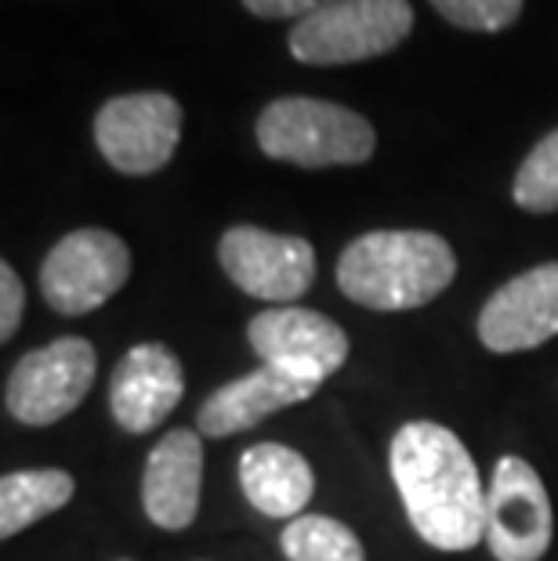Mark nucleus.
Masks as SVG:
<instances>
[{
	"instance_id": "obj_3",
	"label": "nucleus",
	"mask_w": 558,
	"mask_h": 561,
	"mask_svg": "<svg viewBox=\"0 0 558 561\" xmlns=\"http://www.w3.org/2000/svg\"><path fill=\"white\" fill-rule=\"evenodd\" d=\"M258 146L269 160H283L305 171L319 167L366 163L377 149V135L366 116L349 105L323 99H276L258 116Z\"/></svg>"
},
{
	"instance_id": "obj_11",
	"label": "nucleus",
	"mask_w": 558,
	"mask_h": 561,
	"mask_svg": "<svg viewBox=\"0 0 558 561\" xmlns=\"http://www.w3.org/2000/svg\"><path fill=\"white\" fill-rule=\"evenodd\" d=\"M479 341L497 355L540 348L558 333V261L508 279L479 312Z\"/></svg>"
},
{
	"instance_id": "obj_18",
	"label": "nucleus",
	"mask_w": 558,
	"mask_h": 561,
	"mask_svg": "<svg viewBox=\"0 0 558 561\" xmlns=\"http://www.w3.org/2000/svg\"><path fill=\"white\" fill-rule=\"evenodd\" d=\"M512 196L529 214H555L558 210V127L544 135L529 157L515 171Z\"/></svg>"
},
{
	"instance_id": "obj_17",
	"label": "nucleus",
	"mask_w": 558,
	"mask_h": 561,
	"mask_svg": "<svg viewBox=\"0 0 558 561\" xmlns=\"http://www.w3.org/2000/svg\"><path fill=\"white\" fill-rule=\"evenodd\" d=\"M287 561H366L349 525L327 515H298L280 536Z\"/></svg>"
},
{
	"instance_id": "obj_14",
	"label": "nucleus",
	"mask_w": 558,
	"mask_h": 561,
	"mask_svg": "<svg viewBox=\"0 0 558 561\" xmlns=\"http://www.w3.org/2000/svg\"><path fill=\"white\" fill-rule=\"evenodd\" d=\"M316 391H319L316 380L291 374L287 366L261 363L251 374L221 385L215 396L200 405L196 424L210 438H229L247 432V427H258L269 413L312 399Z\"/></svg>"
},
{
	"instance_id": "obj_21",
	"label": "nucleus",
	"mask_w": 558,
	"mask_h": 561,
	"mask_svg": "<svg viewBox=\"0 0 558 561\" xmlns=\"http://www.w3.org/2000/svg\"><path fill=\"white\" fill-rule=\"evenodd\" d=\"M338 0H243V8L258 19H308Z\"/></svg>"
},
{
	"instance_id": "obj_4",
	"label": "nucleus",
	"mask_w": 558,
	"mask_h": 561,
	"mask_svg": "<svg viewBox=\"0 0 558 561\" xmlns=\"http://www.w3.org/2000/svg\"><path fill=\"white\" fill-rule=\"evenodd\" d=\"M410 30V0H338L294 22L287 47L301 66H352L396 51Z\"/></svg>"
},
{
	"instance_id": "obj_5",
	"label": "nucleus",
	"mask_w": 558,
	"mask_h": 561,
	"mask_svg": "<svg viewBox=\"0 0 558 561\" xmlns=\"http://www.w3.org/2000/svg\"><path fill=\"white\" fill-rule=\"evenodd\" d=\"M99 355L84 337H58L26 352L8 374L4 410L19 424L47 427L77 410L94 385Z\"/></svg>"
},
{
	"instance_id": "obj_20",
	"label": "nucleus",
	"mask_w": 558,
	"mask_h": 561,
	"mask_svg": "<svg viewBox=\"0 0 558 561\" xmlns=\"http://www.w3.org/2000/svg\"><path fill=\"white\" fill-rule=\"evenodd\" d=\"M22 308H26V290L15 268L8 261H0V341H11L22 322Z\"/></svg>"
},
{
	"instance_id": "obj_7",
	"label": "nucleus",
	"mask_w": 558,
	"mask_h": 561,
	"mask_svg": "<svg viewBox=\"0 0 558 561\" xmlns=\"http://www.w3.org/2000/svg\"><path fill=\"white\" fill-rule=\"evenodd\" d=\"M182 105L163 91L116 94L94 116V146L121 174H157L182 138Z\"/></svg>"
},
{
	"instance_id": "obj_8",
	"label": "nucleus",
	"mask_w": 558,
	"mask_h": 561,
	"mask_svg": "<svg viewBox=\"0 0 558 561\" xmlns=\"http://www.w3.org/2000/svg\"><path fill=\"white\" fill-rule=\"evenodd\" d=\"M555 515L540 474L522 457H501L486 489V543L497 561H540L551 547Z\"/></svg>"
},
{
	"instance_id": "obj_12",
	"label": "nucleus",
	"mask_w": 558,
	"mask_h": 561,
	"mask_svg": "<svg viewBox=\"0 0 558 561\" xmlns=\"http://www.w3.org/2000/svg\"><path fill=\"white\" fill-rule=\"evenodd\" d=\"M185 396L182 359L160 341L135 344L113 369L110 410L130 435H149L168 421Z\"/></svg>"
},
{
	"instance_id": "obj_10",
	"label": "nucleus",
	"mask_w": 558,
	"mask_h": 561,
	"mask_svg": "<svg viewBox=\"0 0 558 561\" xmlns=\"http://www.w3.org/2000/svg\"><path fill=\"white\" fill-rule=\"evenodd\" d=\"M247 341L261 363L287 366L291 374L323 385L349 359V337L334 319L312 308H265L247 322Z\"/></svg>"
},
{
	"instance_id": "obj_9",
	"label": "nucleus",
	"mask_w": 558,
	"mask_h": 561,
	"mask_svg": "<svg viewBox=\"0 0 558 561\" xmlns=\"http://www.w3.org/2000/svg\"><path fill=\"white\" fill-rule=\"evenodd\" d=\"M218 261L225 276L258 301H298L316 283L312 243L258 225H232L218 240Z\"/></svg>"
},
{
	"instance_id": "obj_2",
	"label": "nucleus",
	"mask_w": 558,
	"mask_h": 561,
	"mask_svg": "<svg viewBox=\"0 0 558 561\" xmlns=\"http://www.w3.org/2000/svg\"><path fill=\"white\" fill-rule=\"evenodd\" d=\"M457 276V254L443 236L421 229L366 232L344 247L338 286L374 312H407L435 301Z\"/></svg>"
},
{
	"instance_id": "obj_15",
	"label": "nucleus",
	"mask_w": 558,
	"mask_h": 561,
	"mask_svg": "<svg viewBox=\"0 0 558 561\" xmlns=\"http://www.w3.org/2000/svg\"><path fill=\"white\" fill-rule=\"evenodd\" d=\"M243 496L269 518H298L312 500V468L298 449L280 442H258L240 457Z\"/></svg>"
},
{
	"instance_id": "obj_1",
	"label": "nucleus",
	"mask_w": 558,
	"mask_h": 561,
	"mask_svg": "<svg viewBox=\"0 0 558 561\" xmlns=\"http://www.w3.org/2000/svg\"><path fill=\"white\" fill-rule=\"evenodd\" d=\"M391 479L407 518L439 551H471L486 540V489L468 446L432 421L402 424L391 438Z\"/></svg>"
},
{
	"instance_id": "obj_16",
	"label": "nucleus",
	"mask_w": 558,
	"mask_h": 561,
	"mask_svg": "<svg viewBox=\"0 0 558 561\" xmlns=\"http://www.w3.org/2000/svg\"><path fill=\"white\" fill-rule=\"evenodd\" d=\"M77 493L73 474L44 468V471H11L0 479V536L26 533L33 522H41L44 515L62 511Z\"/></svg>"
},
{
	"instance_id": "obj_13",
	"label": "nucleus",
	"mask_w": 558,
	"mask_h": 561,
	"mask_svg": "<svg viewBox=\"0 0 558 561\" xmlns=\"http://www.w3.org/2000/svg\"><path fill=\"white\" fill-rule=\"evenodd\" d=\"M204 485V442L189 427H174L152 446L141 474V504L163 533H182L196 522Z\"/></svg>"
},
{
	"instance_id": "obj_6",
	"label": "nucleus",
	"mask_w": 558,
	"mask_h": 561,
	"mask_svg": "<svg viewBox=\"0 0 558 561\" xmlns=\"http://www.w3.org/2000/svg\"><path fill=\"white\" fill-rule=\"evenodd\" d=\"M130 279V250L110 229H77L47 250L41 294L58 316H88Z\"/></svg>"
},
{
	"instance_id": "obj_22",
	"label": "nucleus",
	"mask_w": 558,
	"mask_h": 561,
	"mask_svg": "<svg viewBox=\"0 0 558 561\" xmlns=\"http://www.w3.org/2000/svg\"><path fill=\"white\" fill-rule=\"evenodd\" d=\"M124 561H127V558H124Z\"/></svg>"
},
{
	"instance_id": "obj_19",
	"label": "nucleus",
	"mask_w": 558,
	"mask_h": 561,
	"mask_svg": "<svg viewBox=\"0 0 558 561\" xmlns=\"http://www.w3.org/2000/svg\"><path fill=\"white\" fill-rule=\"evenodd\" d=\"M526 0H432V8L449 26L471 33H501L515 26Z\"/></svg>"
}]
</instances>
